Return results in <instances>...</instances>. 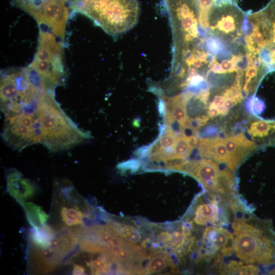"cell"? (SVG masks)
Masks as SVG:
<instances>
[{
    "label": "cell",
    "instance_id": "obj_1",
    "mask_svg": "<svg viewBox=\"0 0 275 275\" xmlns=\"http://www.w3.org/2000/svg\"><path fill=\"white\" fill-rule=\"evenodd\" d=\"M232 227L233 251L240 260L257 265L275 264V232L268 221L241 218Z\"/></svg>",
    "mask_w": 275,
    "mask_h": 275
},
{
    "label": "cell",
    "instance_id": "obj_2",
    "mask_svg": "<svg viewBox=\"0 0 275 275\" xmlns=\"http://www.w3.org/2000/svg\"><path fill=\"white\" fill-rule=\"evenodd\" d=\"M72 13L90 18L110 35L123 34L138 23L140 6L138 0H70Z\"/></svg>",
    "mask_w": 275,
    "mask_h": 275
},
{
    "label": "cell",
    "instance_id": "obj_3",
    "mask_svg": "<svg viewBox=\"0 0 275 275\" xmlns=\"http://www.w3.org/2000/svg\"><path fill=\"white\" fill-rule=\"evenodd\" d=\"M173 40L172 67L177 65L203 37H200L199 10L196 0H163Z\"/></svg>",
    "mask_w": 275,
    "mask_h": 275
},
{
    "label": "cell",
    "instance_id": "obj_4",
    "mask_svg": "<svg viewBox=\"0 0 275 275\" xmlns=\"http://www.w3.org/2000/svg\"><path fill=\"white\" fill-rule=\"evenodd\" d=\"M174 170L186 173L197 179L206 190L218 196L231 204L237 203L235 199L236 186L229 170H221L210 159L184 161Z\"/></svg>",
    "mask_w": 275,
    "mask_h": 275
},
{
    "label": "cell",
    "instance_id": "obj_5",
    "mask_svg": "<svg viewBox=\"0 0 275 275\" xmlns=\"http://www.w3.org/2000/svg\"><path fill=\"white\" fill-rule=\"evenodd\" d=\"M70 0H10L12 5L31 15L39 31L50 33L64 41L70 16Z\"/></svg>",
    "mask_w": 275,
    "mask_h": 275
},
{
    "label": "cell",
    "instance_id": "obj_6",
    "mask_svg": "<svg viewBox=\"0 0 275 275\" xmlns=\"http://www.w3.org/2000/svg\"><path fill=\"white\" fill-rule=\"evenodd\" d=\"M246 12L237 4L214 5L208 16L210 35L222 40L227 45L243 46L242 25Z\"/></svg>",
    "mask_w": 275,
    "mask_h": 275
},
{
    "label": "cell",
    "instance_id": "obj_7",
    "mask_svg": "<svg viewBox=\"0 0 275 275\" xmlns=\"http://www.w3.org/2000/svg\"><path fill=\"white\" fill-rule=\"evenodd\" d=\"M247 28L261 40L259 56L269 72L275 71V0L246 15Z\"/></svg>",
    "mask_w": 275,
    "mask_h": 275
},
{
    "label": "cell",
    "instance_id": "obj_8",
    "mask_svg": "<svg viewBox=\"0 0 275 275\" xmlns=\"http://www.w3.org/2000/svg\"><path fill=\"white\" fill-rule=\"evenodd\" d=\"M233 252V234L222 226L209 225L203 231L196 261L214 260L219 264Z\"/></svg>",
    "mask_w": 275,
    "mask_h": 275
},
{
    "label": "cell",
    "instance_id": "obj_9",
    "mask_svg": "<svg viewBox=\"0 0 275 275\" xmlns=\"http://www.w3.org/2000/svg\"><path fill=\"white\" fill-rule=\"evenodd\" d=\"M204 200L201 195L197 197L194 202L193 220L188 221L200 226L226 224L228 218L221 202L226 200L209 193Z\"/></svg>",
    "mask_w": 275,
    "mask_h": 275
},
{
    "label": "cell",
    "instance_id": "obj_10",
    "mask_svg": "<svg viewBox=\"0 0 275 275\" xmlns=\"http://www.w3.org/2000/svg\"><path fill=\"white\" fill-rule=\"evenodd\" d=\"M230 158L229 170L234 171L256 145L243 133L223 139Z\"/></svg>",
    "mask_w": 275,
    "mask_h": 275
},
{
    "label": "cell",
    "instance_id": "obj_11",
    "mask_svg": "<svg viewBox=\"0 0 275 275\" xmlns=\"http://www.w3.org/2000/svg\"><path fill=\"white\" fill-rule=\"evenodd\" d=\"M198 145L199 154L202 157L223 163L229 170L230 158L223 138H201Z\"/></svg>",
    "mask_w": 275,
    "mask_h": 275
},
{
    "label": "cell",
    "instance_id": "obj_12",
    "mask_svg": "<svg viewBox=\"0 0 275 275\" xmlns=\"http://www.w3.org/2000/svg\"><path fill=\"white\" fill-rule=\"evenodd\" d=\"M169 267L173 272L177 269L174 260L169 253L161 250L151 251L144 274L159 273Z\"/></svg>",
    "mask_w": 275,
    "mask_h": 275
},
{
    "label": "cell",
    "instance_id": "obj_13",
    "mask_svg": "<svg viewBox=\"0 0 275 275\" xmlns=\"http://www.w3.org/2000/svg\"><path fill=\"white\" fill-rule=\"evenodd\" d=\"M8 188L10 194L20 200L30 196L34 191V186L21 173L16 170L10 171L7 176Z\"/></svg>",
    "mask_w": 275,
    "mask_h": 275
},
{
    "label": "cell",
    "instance_id": "obj_14",
    "mask_svg": "<svg viewBox=\"0 0 275 275\" xmlns=\"http://www.w3.org/2000/svg\"><path fill=\"white\" fill-rule=\"evenodd\" d=\"M108 226L117 235L131 243L141 244L146 238H143V236L145 235V232L142 231L141 227L136 224L133 226L110 220Z\"/></svg>",
    "mask_w": 275,
    "mask_h": 275
},
{
    "label": "cell",
    "instance_id": "obj_15",
    "mask_svg": "<svg viewBox=\"0 0 275 275\" xmlns=\"http://www.w3.org/2000/svg\"><path fill=\"white\" fill-rule=\"evenodd\" d=\"M219 269L223 274H256L260 272L257 266L242 261L232 260L224 266L221 265Z\"/></svg>",
    "mask_w": 275,
    "mask_h": 275
},
{
    "label": "cell",
    "instance_id": "obj_16",
    "mask_svg": "<svg viewBox=\"0 0 275 275\" xmlns=\"http://www.w3.org/2000/svg\"><path fill=\"white\" fill-rule=\"evenodd\" d=\"M253 138H264L275 133V121L257 120L253 122L248 130Z\"/></svg>",
    "mask_w": 275,
    "mask_h": 275
},
{
    "label": "cell",
    "instance_id": "obj_17",
    "mask_svg": "<svg viewBox=\"0 0 275 275\" xmlns=\"http://www.w3.org/2000/svg\"><path fill=\"white\" fill-rule=\"evenodd\" d=\"M54 232L48 226L35 227L31 234L34 243L40 248H47L54 238Z\"/></svg>",
    "mask_w": 275,
    "mask_h": 275
},
{
    "label": "cell",
    "instance_id": "obj_18",
    "mask_svg": "<svg viewBox=\"0 0 275 275\" xmlns=\"http://www.w3.org/2000/svg\"><path fill=\"white\" fill-rule=\"evenodd\" d=\"M199 10V22L201 29L209 34L208 16L215 0H196Z\"/></svg>",
    "mask_w": 275,
    "mask_h": 275
},
{
    "label": "cell",
    "instance_id": "obj_19",
    "mask_svg": "<svg viewBox=\"0 0 275 275\" xmlns=\"http://www.w3.org/2000/svg\"><path fill=\"white\" fill-rule=\"evenodd\" d=\"M23 207L30 223L35 227L43 225L47 219V215L36 205L30 203H23Z\"/></svg>",
    "mask_w": 275,
    "mask_h": 275
},
{
    "label": "cell",
    "instance_id": "obj_20",
    "mask_svg": "<svg viewBox=\"0 0 275 275\" xmlns=\"http://www.w3.org/2000/svg\"><path fill=\"white\" fill-rule=\"evenodd\" d=\"M173 150L174 157L185 159L188 157L193 149L189 144L188 136L183 134L177 137Z\"/></svg>",
    "mask_w": 275,
    "mask_h": 275
},
{
    "label": "cell",
    "instance_id": "obj_21",
    "mask_svg": "<svg viewBox=\"0 0 275 275\" xmlns=\"http://www.w3.org/2000/svg\"><path fill=\"white\" fill-rule=\"evenodd\" d=\"M61 215L64 223L69 226L83 223V214L77 208L64 207L61 209Z\"/></svg>",
    "mask_w": 275,
    "mask_h": 275
},
{
    "label": "cell",
    "instance_id": "obj_22",
    "mask_svg": "<svg viewBox=\"0 0 275 275\" xmlns=\"http://www.w3.org/2000/svg\"><path fill=\"white\" fill-rule=\"evenodd\" d=\"M176 139L174 131L169 129L164 135L160 137L158 144L162 149H173Z\"/></svg>",
    "mask_w": 275,
    "mask_h": 275
},
{
    "label": "cell",
    "instance_id": "obj_23",
    "mask_svg": "<svg viewBox=\"0 0 275 275\" xmlns=\"http://www.w3.org/2000/svg\"><path fill=\"white\" fill-rule=\"evenodd\" d=\"M225 99L222 95H216L214 96L212 102L209 105L217 108L222 107L224 106Z\"/></svg>",
    "mask_w": 275,
    "mask_h": 275
},
{
    "label": "cell",
    "instance_id": "obj_24",
    "mask_svg": "<svg viewBox=\"0 0 275 275\" xmlns=\"http://www.w3.org/2000/svg\"><path fill=\"white\" fill-rule=\"evenodd\" d=\"M208 116L211 118H213L217 116L219 114V110L217 107L209 106Z\"/></svg>",
    "mask_w": 275,
    "mask_h": 275
},
{
    "label": "cell",
    "instance_id": "obj_25",
    "mask_svg": "<svg viewBox=\"0 0 275 275\" xmlns=\"http://www.w3.org/2000/svg\"><path fill=\"white\" fill-rule=\"evenodd\" d=\"M85 272V269L83 266L78 264L74 265L72 271L73 274H84Z\"/></svg>",
    "mask_w": 275,
    "mask_h": 275
},
{
    "label": "cell",
    "instance_id": "obj_26",
    "mask_svg": "<svg viewBox=\"0 0 275 275\" xmlns=\"http://www.w3.org/2000/svg\"><path fill=\"white\" fill-rule=\"evenodd\" d=\"M223 4H237V0H215L214 5Z\"/></svg>",
    "mask_w": 275,
    "mask_h": 275
}]
</instances>
